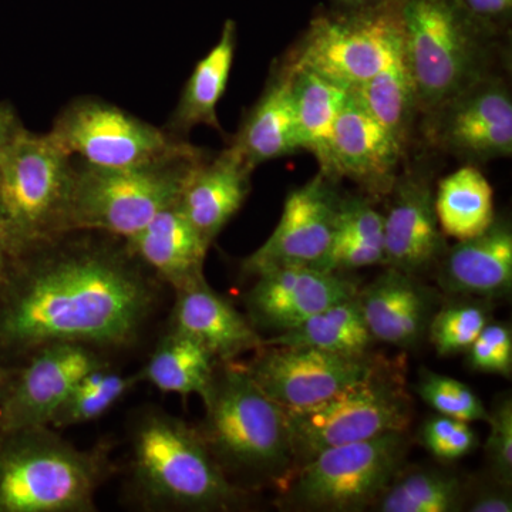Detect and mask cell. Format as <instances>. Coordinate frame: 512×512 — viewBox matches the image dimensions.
Returning a JSON list of instances; mask_svg holds the SVG:
<instances>
[{"mask_svg":"<svg viewBox=\"0 0 512 512\" xmlns=\"http://www.w3.org/2000/svg\"><path fill=\"white\" fill-rule=\"evenodd\" d=\"M73 232L16 262L3 286L0 350L30 357L57 343L117 349L140 336L157 299L147 268L124 241Z\"/></svg>","mask_w":512,"mask_h":512,"instance_id":"6da1fadb","label":"cell"},{"mask_svg":"<svg viewBox=\"0 0 512 512\" xmlns=\"http://www.w3.org/2000/svg\"><path fill=\"white\" fill-rule=\"evenodd\" d=\"M403 56L420 116L480 82L507 72V37L470 18L456 0H402Z\"/></svg>","mask_w":512,"mask_h":512,"instance_id":"7a4b0ae2","label":"cell"},{"mask_svg":"<svg viewBox=\"0 0 512 512\" xmlns=\"http://www.w3.org/2000/svg\"><path fill=\"white\" fill-rule=\"evenodd\" d=\"M201 436L224 473L279 485L295 468L286 409L249 375L245 363H218L202 400Z\"/></svg>","mask_w":512,"mask_h":512,"instance_id":"3957f363","label":"cell"},{"mask_svg":"<svg viewBox=\"0 0 512 512\" xmlns=\"http://www.w3.org/2000/svg\"><path fill=\"white\" fill-rule=\"evenodd\" d=\"M131 467L140 494L160 507L227 510L241 495L200 430L158 410L144 414L134 426Z\"/></svg>","mask_w":512,"mask_h":512,"instance_id":"277c9868","label":"cell"},{"mask_svg":"<svg viewBox=\"0 0 512 512\" xmlns=\"http://www.w3.org/2000/svg\"><path fill=\"white\" fill-rule=\"evenodd\" d=\"M204 148L136 167L99 168L74 158L67 232L89 231L124 241L180 198Z\"/></svg>","mask_w":512,"mask_h":512,"instance_id":"5b68a950","label":"cell"},{"mask_svg":"<svg viewBox=\"0 0 512 512\" xmlns=\"http://www.w3.org/2000/svg\"><path fill=\"white\" fill-rule=\"evenodd\" d=\"M0 447V512H87L103 477V460L50 427L6 433Z\"/></svg>","mask_w":512,"mask_h":512,"instance_id":"8992f818","label":"cell"},{"mask_svg":"<svg viewBox=\"0 0 512 512\" xmlns=\"http://www.w3.org/2000/svg\"><path fill=\"white\" fill-rule=\"evenodd\" d=\"M74 158L49 133L23 128L0 161V212L18 259L67 234Z\"/></svg>","mask_w":512,"mask_h":512,"instance_id":"52a82bcc","label":"cell"},{"mask_svg":"<svg viewBox=\"0 0 512 512\" xmlns=\"http://www.w3.org/2000/svg\"><path fill=\"white\" fill-rule=\"evenodd\" d=\"M402 0L316 13L285 57L350 90L403 56Z\"/></svg>","mask_w":512,"mask_h":512,"instance_id":"ba28073f","label":"cell"},{"mask_svg":"<svg viewBox=\"0 0 512 512\" xmlns=\"http://www.w3.org/2000/svg\"><path fill=\"white\" fill-rule=\"evenodd\" d=\"M409 448L407 430L326 448L278 485L281 505L326 512L373 507L404 467Z\"/></svg>","mask_w":512,"mask_h":512,"instance_id":"9c48e42d","label":"cell"},{"mask_svg":"<svg viewBox=\"0 0 512 512\" xmlns=\"http://www.w3.org/2000/svg\"><path fill=\"white\" fill-rule=\"evenodd\" d=\"M286 417L296 468L326 448L406 431L413 419V400L402 369L387 362L369 379L325 402L286 409Z\"/></svg>","mask_w":512,"mask_h":512,"instance_id":"30bf717a","label":"cell"},{"mask_svg":"<svg viewBox=\"0 0 512 512\" xmlns=\"http://www.w3.org/2000/svg\"><path fill=\"white\" fill-rule=\"evenodd\" d=\"M49 134L69 156L99 168L136 167L201 148L93 96L66 104Z\"/></svg>","mask_w":512,"mask_h":512,"instance_id":"8fae6325","label":"cell"},{"mask_svg":"<svg viewBox=\"0 0 512 512\" xmlns=\"http://www.w3.org/2000/svg\"><path fill=\"white\" fill-rule=\"evenodd\" d=\"M424 146L464 164L512 156V90L507 73H494L421 114Z\"/></svg>","mask_w":512,"mask_h":512,"instance_id":"7c38bea8","label":"cell"},{"mask_svg":"<svg viewBox=\"0 0 512 512\" xmlns=\"http://www.w3.org/2000/svg\"><path fill=\"white\" fill-rule=\"evenodd\" d=\"M386 363L372 353L342 355L315 348L262 346L245 366L274 402L285 409H305L362 383Z\"/></svg>","mask_w":512,"mask_h":512,"instance_id":"4fadbf2b","label":"cell"},{"mask_svg":"<svg viewBox=\"0 0 512 512\" xmlns=\"http://www.w3.org/2000/svg\"><path fill=\"white\" fill-rule=\"evenodd\" d=\"M339 181L319 173L286 195L271 237L242 262V271L258 276L285 266L322 269L338 227L342 195Z\"/></svg>","mask_w":512,"mask_h":512,"instance_id":"5bb4252c","label":"cell"},{"mask_svg":"<svg viewBox=\"0 0 512 512\" xmlns=\"http://www.w3.org/2000/svg\"><path fill=\"white\" fill-rule=\"evenodd\" d=\"M434 174L426 158L404 160L384 214V266L420 276L436 269L447 237L434 208Z\"/></svg>","mask_w":512,"mask_h":512,"instance_id":"9a60e30c","label":"cell"},{"mask_svg":"<svg viewBox=\"0 0 512 512\" xmlns=\"http://www.w3.org/2000/svg\"><path fill=\"white\" fill-rule=\"evenodd\" d=\"M109 363L99 350L77 343H57L37 350L10 380L0 402V430L49 427L59 407L87 373Z\"/></svg>","mask_w":512,"mask_h":512,"instance_id":"2e32d148","label":"cell"},{"mask_svg":"<svg viewBox=\"0 0 512 512\" xmlns=\"http://www.w3.org/2000/svg\"><path fill=\"white\" fill-rule=\"evenodd\" d=\"M255 278L247 295L249 322L255 329L275 335L359 293L356 282L342 272L311 266H285Z\"/></svg>","mask_w":512,"mask_h":512,"instance_id":"e0dca14e","label":"cell"},{"mask_svg":"<svg viewBox=\"0 0 512 512\" xmlns=\"http://www.w3.org/2000/svg\"><path fill=\"white\" fill-rule=\"evenodd\" d=\"M407 157L396 138L350 93L333 137L336 180L348 178L372 200L386 198Z\"/></svg>","mask_w":512,"mask_h":512,"instance_id":"ac0fdd59","label":"cell"},{"mask_svg":"<svg viewBox=\"0 0 512 512\" xmlns=\"http://www.w3.org/2000/svg\"><path fill=\"white\" fill-rule=\"evenodd\" d=\"M357 298L373 339L399 349L419 345L439 303V295L421 284L419 276L393 268H386Z\"/></svg>","mask_w":512,"mask_h":512,"instance_id":"d6986e66","label":"cell"},{"mask_svg":"<svg viewBox=\"0 0 512 512\" xmlns=\"http://www.w3.org/2000/svg\"><path fill=\"white\" fill-rule=\"evenodd\" d=\"M444 292L464 298H505L512 289L511 221L495 215L493 224L477 237L448 247L436 266Z\"/></svg>","mask_w":512,"mask_h":512,"instance_id":"ffe728a7","label":"cell"},{"mask_svg":"<svg viewBox=\"0 0 512 512\" xmlns=\"http://www.w3.org/2000/svg\"><path fill=\"white\" fill-rule=\"evenodd\" d=\"M254 171V165L228 144L217 156L205 157L188 177L178 207L208 244H214L247 201Z\"/></svg>","mask_w":512,"mask_h":512,"instance_id":"44dd1931","label":"cell"},{"mask_svg":"<svg viewBox=\"0 0 512 512\" xmlns=\"http://www.w3.org/2000/svg\"><path fill=\"white\" fill-rule=\"evenodd\" d=\"M293 73L295 67L285 55L272 63L264 90L254 106L245 111L237 133L229 141L255 168L301 151Z\"/></svg>","mask_w":512,"mask_h":512,"instance_id":"7402d4cb","label":"cell"},{"mask_svg":"<svg viewBox=\"0 0 512 512\" xmlns=\"http://www.w3.org/2000/svg\"><path fill=\"white\" fill-rule=\"evenodd\" d=\"M170 329L197 340L218 363L256 352L264 342L249 319L218 295L207 279L175 291Z\"/></svg>","mask_w":512,"mask_h":512,"instance_id":"603a6c76","label":"cell"},{"mask_svg":"<svg viewBox=\"0 0 512 512\" xmlns=\"http://www.w3.org/2000/svg\"><path fill=\"white\" fill-rule=\"evenodd\" d=\"M127 251L160 281L177 289L204 281V264L211 245L192 227L178 201L161 211L133 237Z\"/></svg>","mask_w":512,"mask_h":512,"instance_id":"cb8c5ba5","label":"cell"},{"mask_svg":"<svg viewBox=\"0 0 512 512\" xmlns=\"http://www.w3.org/2000/svg\"><path fill=\"white\" fill-rule=\"evenodd\" d=\"M237 45V23L234 19H227L222 26L220 39L195 64L185 82L177 106L165 126L168 131L181 138H188V134L198 126H207L224 133L217 107L227 90Z\"/></svg>","mask_w":512,"mask_h":512,"instance_id":"d4e9b609","label":"cell"},{"mask_svg":"<svg viewBox=\"0 0 512 512\" xmlns=\"http://www.w3.org/2000/svg\"><path fill=\"white\" fill-rule=\"evenodd\" d=\"M293 67V103L301 150L315 157L320 173L339 181L333 171V137L336 121L350 92L311 69L295 64Z\"/></svg>","mask_w":512,"mask_h":512,"instance_id":"484cf974","label":"cell"},{"mask_svg":"<svg viewBox=\"0 0 512 512\" xmlns=\"http://www.w3.org/2000/svg\"><path fill=\"white\" fill-rule=\"evenodd\" d=\"M434 208L446 237H477L495 218L493 185L478 165L464 164L437 183Z\"/></svg>","mask_w":512,"mask_h":512,"instance_id":"4316f807","label":"cell"},{"mask_svg":"<svg viewBox=\"0 0 512 512\" xmlns=\"http://www.w3.org/2000/svg\"><path fill=\"white\" fill-rule=\"evenodd\" d=\"M217 365L215 357L197 340L170 329L137 376L160 392L184 397L198 394L204 400Z\"/></svg>","mask_w":512,"mask_h":512,"instance_id":"83f0119b","label":"cell"},{"mask_svg":"<svg viewBox=\"0 0 512 512\" xmlns=\"http://www.w3.org/2000/svg\"><path fill=\"white\" fill-rule=\"evenodd\" d=\"M350 93L410 157L416 146L420 110L404 56Z\"/></svg>","mask_w":512,"mask_h":512,"instance_id":"f1b7e54d","label":"cell"},{"mask_svg":"<svg viewBox=\"0 0 512 512\" xmlns=\"http://www.w3.org/2000/svg\"><path fill=\"white\" fill-rule=\"evenodd\" d=\"M376 340L367 329L359 298L333 303L295 328L264 339L262 346L315 348L342 355H366Z\"/></svg>","mask_w":512,"mask_h":512,"instance_id":"f546056e","label":"cell"},{"mask_svg":"<svg viewBox=\"0 0 512 512\" xmlns=\"http://www.w3.org/2000/svg\"><path fill=\"white\" fill-rule=\"evenodd\" d=\"M467 484L453 471L437 467L402 468L373 505L382 512L464 510Z\"/></svg>","mask_w":512,"mask_h":512,"instance_id":"4dcf8cb0","label":"cell"},{"mask_svg":"<svg viewBox=\"0 0 512 512\" xmlns=\"http://www.w3.org/2000/svg\"><path fill=\"white\" fill-rule=\"evenodd\" d=\"M138 382L137 375L123 376L111 372L109 366L87 373L59 407L49 427L66 429L99 419Z\"/></svg>","mask_w":512,"mask_h":512,"instance_id":"1f68e13d","label":"cell"},{"mask_svg":"<svg viewBox=\"0 0 512 512\" xmlns=\"http://www.w3.org/2000/svg\"><path fill=\"white\" fill-rule=\"evenodd\" d=\"M490 322V309L487 305L471 298V301L448 303L436 311L427 333L437 355L456 356L466 353Z\"/></svg>","mask_w":512,"mask_h":512,"instance_id":"d6a6232c","label":"cell"},{"mask_svg":"<svg viewBox=\"0 0 512 512\" xmlns=\"http://www.w3.org/2000/svg\"><path fill=\"white\" fill-rule=\"evenodd\" d=\"M414 389L424 403L443 416L454 417L468 423L488 419V410L476 392L454 377L423 369Z\"/></svg>","mask_w":512,"mask_h":512,"instance_id":"836d02e7","label":"cell"},{"mask_svg":"<svg viewBox=\"0 0 512 512\" xmlns=\"http://www.w3.org/2000/svg\"><path fill=\"white\" fill-rule=\"evenodd\" d=\"M420 443L437 460L450 463L468 456L478 446L471 423L437 413L421 424Z\"/></svg>","mask_w":512,"mask_h":512,"instance_id":"e575fe53","label":"cell"},{"mask_svg":"<svg viewBox=\"0 0 512 512\" xmlns=\"http://www.w3.org/2000/svg\"><path fill=\"white\" fill-rule=\"evenodd\" d=\"M467 365L474 372L510 377L512 373V332L504 322H490L466 352Z\"/></svg>","mask_w":512,"mask_h":512,"instance_id":"d590c367","label":"cell"},{"mask_svg":"<svg viewBox=\"0 0 512 512\" xmlns=\"http://www.w3.org/2000/svg\"><path fill=\"white\" fill-rule=\"evenodd\" d=\"M490 424L485 457L491 477L498 483L511 487L512 483V402L510 396L501 397L488 410Z\"/></svg>","mask_w":512,"mask_h":512,"instance_id":"8d00e7d4","label":"cell"},{"mask_svg":"<svg viewBox=\"0 0 512 512\" xmlns=\"http://www.w3.org/2000/svg\"><path fill=\"white\" fill-rule=\"evenodd\" d=\"M372 201L367 195H342L335 238L359 239L383 247L384 215Z\"/></svg>","mask_w":512,"mask_h":512,"instance_id":"74e56055","label":"cell"},{"mask_svg":"<svg viewBox=\"0 0 512 512\" xmlns=\"http://www.w3.org/2000/svg\"><path fill=\"white\" fill-rule=\"evenodd\" d=\"M383 265L384 249L359 239L335 238L323 262V271L345 272L366 266Z\"/></svg>","mask_w":512,"mask_h":512,"instance_id":"f35d334b","label":"cell"},{"mask_svg":"<svg viewBox=\"0 0 512 512\" xmlns=\"http://www.w3.org/2000/svg\"><path fill=\"white\" fill-rule=\"evenodd\" d=\"M461 9L478 25L495 35L510 37L512 0H456Z\"/></svg>","mask_w":512,"mask_h":512,"instance_id":"ab89813d","label":"cell"},{"mask_svg":"<svg viewBox=\"0 0 512 512\" xmlns=\"http://www.w3.org/2000/svg\"><path fill=\"white\" fill-rule=\"evenodd\" d=\"M464 510L470 512H511L512 497L510 487L498 483L478 485L477 490H471L467 484L466 503Z\"/></svg>","mask_w":512,"mask_h":512,"instance_id":"60d3db41","label":"cell"},{"mask_svg":"<svg viewBox=\"0 0 512 512\" xmlns=\"http://www.w3.org/2000/svg\"><path fill=\"white\" fill-rule=\"evenodd\" d=\"M23 128L16 110L10 104L0 103V161Z\"/></svg>","mask_w":512,"mask_h":512,"instance_id":"b9f144b4","label":"cell"},{"mask_svg":"<svg viewBox=\"0 0 512 512\" xmlns=\"http://www.w3.org/2000/svg\"><path fill=\"white\" fill-rule=\"evenodd\" d=\"M18 262L15 248H13L12 239H10L8 227L3 220L2 212H0V289L8 282L10 272L13 266Z\"/></svg>","mask_w":512,"mask_h":512,"instance_id":"7bdbcfd3","label":"cell"},{"mask_svg":"<svg viewBox=\"0 0 512 512\" xmlns=\"http://www.w3.org/2000/svg\"><path fill=\"white\" fill-rule=\"evenodd\" d=\"M329 2L333 9L348 10L366 8V6L376 5L382 0H329Z\"/></svg>","mask_w":512,"mask_h":512,"instance_id":"ee69618b","label":"cell"},{"mask_svg":"<svg viewBox=\"0 0 512 512\" xmlns=\"http://www.w3.org/2000/svg\"><path fill=\"white\" fill-rule=\"evenodd\" d=\"M12 373L9 370L3 369L0 367V402H2L3 396H5L6 390H8V386L10 380H12Z\"/></svg>","mask_w":512,"mask_h":512,"instance_id":"f6af8a7d","label":"cell"}]
</instances>
